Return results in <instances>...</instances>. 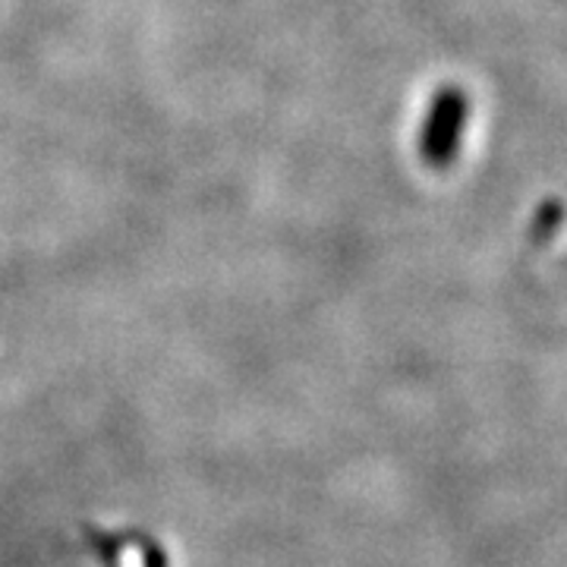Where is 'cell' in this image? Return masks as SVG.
<instances>
[{
  "instance_id": "1",
  "label": "cell",
  "mask_w": 567,
  "mask_h": 567,
  "mask_svg": "<svg viewBox=\"0 0 567 567\" xmlns=\"http://www.w3.org/2000/svg\"><path fill=\"white\" fill-rule=\"evenodd\" d=\"M120 567H145V555L139 549H120V558H117Z\"/></svg>"
}]
</instances>
